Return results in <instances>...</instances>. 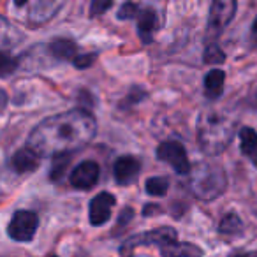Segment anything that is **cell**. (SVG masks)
<instances>
[{"mask_svg":"<svg viewBox=\"0 0 257 257\" xmlns=\"http://www.w3.org/2000/svg\"><path fill=\"white\" fill-rule=\"evenodd\" d=\"M97 133V121L90 111L72 109L43 120L29 136V147L41 157L71 154L88 145Z\"/></svg>","mask_w":257,"mask_h":257,"instance_id":"1","label":"cell"},{"mask_svg":"<svg viewBox=\"0 0 257 257\" xmlns=\"http://www.w3.org/2000/svg\"><path fill=\"white\" fill-rule=\"evenodd\" d=\"M234 136V121L218 109H206L197 120V141L204 154L220 155Z\"/></svg>","mask_w":257,"mask_h":257,"instance_id":"2","label":"cell"},{"mask_svg":"<svg viewBox=\"0 0 257 257\" xmlns=\"http://www.w3.org/2000/svg\"><path fill=\"white\" fill-rule=\"evenodd\" d=\"M227 187V178L220 166L213 164H197L189 173V189L197 199L211 201L222 196Z\"/></svg>","mask_w":257,"mask_h":257,"instance_id":"3","label":"cell"},{"mask_svg":"<svg viewBox=\"0 0 257 257\" xmlns=\"http://www.w3.org/2000/svg\"><path fill=\"white\" fill-rule=\"evenodd\" d=\"M176 241V231L171 227H161V229H154V231L143 232V234H138L128 238L123 243V246L120 248L121 257H131L133 255V250L140 245H159L161 248L171 245Z\"/></svg>","mask_w":257,"mask_h":257,"instance_id":"4","label":"cell"},{"mask_svg":"<svg viewBox=\"0 0 257 257\" xmlns=\"http://www.w3.org/2000/svg\"><path fill=\"white\" fill-rule=\"evenodd\" d=\"M157 157L161 159V161L168 162L178 175H189L190 169H192L190 168L185 148H183V145L178 143V141H166V143L159 145Z\"/></svg>","mask_w":257,"mask_h":257,"instance_id":"5","label":"cell"},{"mask_svg":"<svg viewBox=\"0 0 257 257\" xmlns=\"http://www.w3.org/2000/svg\"><path fill=\"white\" fill-rule=\"evenodd\" d=\"M39 225V218L34 211L20 210L13 215L11 224H9V236L16 241H30L34 238Z\"/></svg>","mask_w":257,"mask_h":257,"instance_id":"6","label":"cell"},{"mask_svg":"<svg viewBox=\"0 0 257 257\" xmlns=\"http://www.w3.org/2000/svg\"><path fill=\"white\" fill-rule=\"evenodd\" d=\"M236 15V0H213L208 27L213 34H220Z\"/></svg>","mask_w":257,"mask_h":257,"instance_id":"7","label":"cell"},{"mask_svg":"<svg viewBox=\"0 0 257 257\" xmlns=\"http://www.w3.org/2000/svg\"><path fill=\"white\" fill-rule=\"evenodd\" d=\"M99 175H100L99 164L95 161H85L72 169L69 182H71V185L74 189L88 190L99 182Z\"/></svg>","mask_w":257,"mask_h":257,"instance_id":"8","label":"cell"},{"mask_svg":"<svg viewBox=\"0 0 257 257\" xmlns=\"http://www.w3.org/2000/svg\"><path fill=\"white\" fill-rule=\"evenodd\" d=\"M114 196H111L109 192H100L99 196H95L90 203V222L92 225H104L111 218V210H113Z\"/></svg>","mask_w":257,"mask_h":257,"instance_id":"9","label":"cell"},{"mask_svg":"<svg viewBox=\"0 0 257 257\" xmlns=\"http://www.w3.org/2000/svg\"><path fill=\"white\" fill-rule=\"evenodd\" d=\"M141 171V164L134 157H120L113 166V175L118 185H131L138 180Z\"/></svg>","mask_w":257,"mask_h":257,"instance_id":"10","label":"cell"},{"mask_svg":"<svg viewBox=\"0 0 257 257\" xmlns=\"http://www.w3.org/2000/svg\"><path fill=\"white\" fill-rule=\"evenodd\" d=\"M39 162H41V155L37 152H34L30 147L22 148L18 150L11 159V168L15 169L16 173L23 175V173H30V171H36L39 168Z\"/></svg>","mask_w":257,"mask_h":257,"instance_id":"11","label":"cell"},{"mask_svg":"<svg viewBox=\"0 0 257 257\" xmlns=\"http://www.w3.org/2000/svg\"><path fill=\"white\" fill-rule=\"evenodd\" d=\"M159 29V16L154 9L147 8L140 11V22H138V32L145 44H150L154 39L155 30Z\"/></svg>","mask_w":257,"mask_h":257,"instance_id":"12","label":"cell"},{"mask_svg":"<svg viewBox=\"0 0 257 257\" xmlns=\"http://www.w3.org/2000/svg\"><path fill=\"white\" fill-rule=\"evenodd\" d=\"M50 53L58 60H76L78 57V46L71 39H55L48 46Z\"/></svg>","mask_w":257,"mask_h":257,"instance_id":"13","label":"cell"},{"mask_svg":"<svg viewBox=\"0 0 257 257\" xmlns=\"http://www.w3.org/2000/svg\"><path fill=\"white\" fill-rule=\"evenodd\" d=\"M239 145L241 152L257 166V133L250 127L239 128Z\"/></svg>","mask_w":257,"mask_h":257,"instance_id":"14","label":"cell"},{"mask_svg":"<svg viewBox=\"0 0 257 257\" xmlns=\"http://www.w3.org/2000/svg\"><path fill=\"white\" fill-rule=\"evenodd\" d=\"M224 83H225V74L220 69H213L208 72V76L204 78V92L206 97L210 99H217L224 92Z\"/></svg>","mask_w":257,"mask_h":257,"instance_id":"15","label":"cell"},{"mask_svg":"<svg viewBox=\"0 0 257 257\" xmlns=\"http://www.w3.org/2000/svg\"><path fill=\"white\" fill-rule=\"evenodd\" d=\"M162 257H201L203 250L192 243H171V245L161 248Z\"/></svg>","mask_w":257,"mask_h":257,"instance_id":"16","label":"cell"},{"mask_svg":"<svg viewBox=\"0 0 257 257\" xmlns=\"http://www.w3.org/2000/svg\"><path fill=\"white\" fill-rule=\"evenodd\" d=\"M57 11V0H37L30 11V22L39 25L51 18Z\"/></svg>","mask_w":257,"mask_h":257,"instance_id":"17","label":"cell"},{"mask_svg":"<svg viewBox=\"0 0 257 257\" xmlns=\"http://www.w3.org/2000/svg\"><path fill=\"white\" fill-rule=\"evenodd\" d=\"M169 190V180L164 176H157V178H148L147 182V192L150 196H166Z\"/></svg>","mask_w":257,"mask_h":257,"instance_id":"18","label":"cell"},{"mask_svg":"<svg viewBox=\"0 0 257 257\" xmlns=\"http://www.w3.org/2000/svg\"><path fill=\"white\" fill-rule=\"evenodd\" d=\"M71 155L69 154H64V155H57L53 161V166H51V173H50V178L53 180V182H58V180L64 176L65 169L69 168V164H71Z\"/></svg>","mask_w":257,"mask_h":257,"instance_id":"19","label":"cell"},{"mask_svg":"<svg viewBox=\"0 0 257 257\" xmlns=\"http://www.w3.org/2000/svg\"><path fill=\"white\" fill-rule=\"evenodd\" d=\"M218 231H220L222 234H238V232L241 231V220H239L234 213L225 215V217L222 218Z\"/></svg>","mask_w":257,"mask_h":257,"instance_id":"20","label":"cell"},{"mask_svg":"<svg viewBox=\"0 0 257 257\" xmlns=\"http://www.w3.org/2000/svg\"><path fill=\"white\" fill-rule=\"evenodd\" d=\"M204 62L211 65H217V64H224L225 62V53L217 46V44H210L204 51Z\"/></svg>","mask_w":257,"mask_h":257,"instance_id":"21","label":"cell"},{"mask_svg":"<svg viewBox=\"0 0 257 257\" xmlns=\"http://www.w3.org/2000/svg\"><path fill=\"white\" fill-rule=\"evenodd\" d=\"M111 6H113V0H92V4H90V16L102 15Z\"/></svg>","mask_w":257,"mask_h":257,"instance_id":"22","label":"cell"},{"mask_svg":"<svg viewBox=\"0 0 257 257\" xmlns=\"http://www.w3.org/2000/svg\"><path fill=\"white\" fill-rule=\"evenodd\" d=\"M136 15H140V9H138V6L133 4V2H127V4H123L120 8V11H118V18H120V20L134 18Z\"/></svg>","mask_w":257,"mask_h":257,"instance_id":"23","label":"cell"},{"mask_svg":"<svg viewBox=\"0 0 257 257\" xmlns=\"http://www.w3.org/2000/svg\"><path fill=\"white\" fill-rule=\"evenodd\" d=\"M93 62H95V53H88V55H78L72 64L78 69H86V67H90Z\"/></svg>","mask_w":257,"mask_h":257,"instance_id":"24","label":"cell"},{"mask_svg":"<svg viewBox=\"0 0 257 257\" xmlns=\"http://www.w3.org/2000/svg\"><path fill=\"white\" fill-rule=\"evenodd\" d=\"M0 67H2V74L8 76L13 69L16 67V62L15 58H9L8 53H2V62H0Z\"/></svg>","mask_w":257,"mask_h":257,"instance_id":"25","label":"cell"},{"mask_svg":"<svg viewBox=\"0 0 257 257\" xmlns=\"http://www.w3.org/2000/svg\"><path fill=\"white\" fill-rule=\"evenodd\" d=\"M252 41H255L257 44V18L253 20V25H252Z\"/></svg>","mask_w":257,"mask_h":257,"instance_id":"26","label":"cell"},{"mask_svg":"<svg viewBox=\"0 0 257 257\" xmlns=\"http://www.w3.org/2000/svg\"><path fill=\"white\" fill-rule=\"evenodd\" d=\"M27 2H29V0H15V4H16V6H25Z\"/></svg>","mask_w":257,"mask_h":257,"instance_id":"27","label":"cell"},{"mask_svg":"<svg viewBox=\"0 0 257 257\" xmlns=\"http://www.w3.org/2000/svg\"><path fill=\"white\" fill-rule=\"evenodd\" d=\"M232 257H255L253 253H238V255H232Z\"/></svg>","mask_w":257,"mask_h":257,"instance_id":"28","label":"cell"},{"mask_svg":"<svg viewBox=\"0 0 257 257\" xmlns=\"http://www.w3.org/2000/svg\"><path fill=\"white\" fill-rule=\"evenodd\" d=\"M51 257H57V255H51Z\"/></svg>","mask_w":257,"mask_h":257,"instance_id":"29","label":"cell"}]
</instances>
